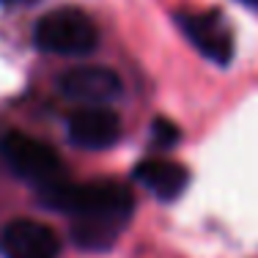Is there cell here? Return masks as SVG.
I'll return each mask as SVG.
<instances>
[{
	"label": "cell",
	"instance_id": "cell-8",
	"mask_svg": "<svg viewBox=\"0 0 258 258\" xmlns=\"http://www.w3.org/2000/svg\"><path fill=\"white\" fill-rule=\"evenodd\" d=\"M135 179L143 184L151 195H157L159 201H176L184 189L189 187V173L181 162L173 159H143L135 168Z\"/></svg>",
	"mask_w": 258,
	"mask_h": 258
},
{
	"label": "cell",
	"instance_id": "cell-6",
	"mask_svg": "<svg viewBox=\"0 0 258 258\" xmlns=\"http://www.w3.org/2000/svg\"><path fill=\"white\" fill-rule=\"evenodd\" d=\"M176 20H179V28L187 36V41L206 60H212L217 66H225L233 58V36L220 14L189 11V14H179Z\"/></svg>",
	"mask_w": 258,
	"mask_h": 258
},
{
	"label": "cell",
	"instance_id": "cell-4",
	"mask_svg": "<svg viewBox=\"0 0 258 258\" xmlns=\"http://www.w3.org/2000/svg\"><path fill=\"white\" fill-rule=\"evenodd\" d=\"M69 140L77 149L85 151H104L118 143L121 138V118L107 104H80L69 113L66 121Z\"/></svg>",
	"mask_w": 258,
	"mask_h": 258
},
{
	"label": "cell",
	"instance_id": "cell-2",
	"mask_svg": "<svg viewBox=\"0 0 258 258\" xmlns=\"http://www.w3.org/2000/svg\"><path fill=\"white\" fill-rule=\"evenodd\" d=\"M33 44L47 55L85 58L99 47V28L80 9H55L33 25Z\"/></svg>",
	"mask_w": 258,
	"mask_h": 258
},
{
	"label": "cell",
	"instance_id": "cell-3",
	"mask_svg": "<svg viewBox=\"0 0 258 258\" xmlns=\"http://www.w3.org/2000/svg\"><path fill=\"white\" fill-rule=\"evenodd\" d=\"M0 157H3L6 168L17 179L33 184L39 192H44V189H50L66 179L63 162L55 154V149L47 146L44 140L33 138V135L6 132L0 138Z\"/></svg>",
	"mask_w": 258,
	"mask_h": 258
},
{
	"label": "cell",
	"instance_id": "cell-10",
	"mask_svg": "<svg viewBox=\"0 0 258 258\" xmlns=\"http://www.w3.org/2000/svg\"><path fill=\"white\" fill-rule=\"evenodd\" d=\"M3 6H20V3H33V0H0Z\"/></svg>",
	"mask_w": 258,
	"mask_h": 258
},
{
	"label": "cell",
	"instance_id": "cell-9",
	"mask_svg": "<svg viewBox=\"0 0 258 258\" xmlns=\"http://www.w3.org/2000/svg\"><path fill=\"white\" fill-rule=\"evenodd\" d=\"M151 135H154V146H159V149H170V146L179 140V126L170 124V121H165V118H157L154 124H151Z\"/></svg>",
	"mask_w": 258,
	"mask_h": 258
},
{
	"label": "cell",
	"instance_id": "cell-7",
	"mask_svg": "<svg viewBox=\"0 0 258 258\" xmlns=\"http://www.w3.org/2000/svg\"><path fill=\"white\" fill-rule=\"evenodd\" d=\"M3 258H58L60 239L39 220H11L0 233Z\"/></svg>",
	"mask_w": 258,
	"mask_h": 258
},
{
	"label": "cell",
	"instance_id": "cell-1",
	"mask_svg": "<svg viewBox=\"0 0 258 258\" xmlns=\"http://www.w3.org/2000/svg\"><path fill=\"white\" fill-rule=\"evenodd\" d=\"M41 204L72 217V239L83 250H107L135 212L132 192L118 181H60L39 192Z\"/></svg>",
	"mask_w": 258,
	"mask_h": 258
},
{
	"label": "cell",
	"instance_id": "cell-5",
	"mask_svg": "<svg viewBox=\"0 0 258 258\" xmlns=\"http://www.w3.org/2000/svg\"><path fill=\"white\" fill-rule=\"evenodd\" d=\"M58 91L77 104H110L121 96V77L107 66H72L58 80Z\"/></svg>",
	"mask_w": 258,
	"mask_h": 258
},
{
	"label": "cell",
	"instance_id": "cell-11",
	"mask_svg": "<svg viewBox=\"0 0 258 258\" xmlns=\"http://www.w3.org/2000/svg\"><path fill=\"white\" fill-rule=\"evenodd\" d=\"M239 3H244V6H258V0H239Z\"/></svg>",
	"mask_w": 258,
	"mask_h": 258
}]
</instances>
